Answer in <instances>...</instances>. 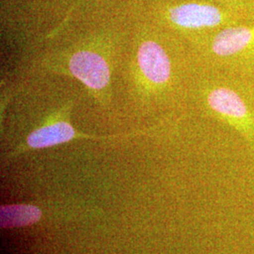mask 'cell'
<instances>
[{
    "instance_id": "obj_1",
    "label": "cell",
    "mask_w": 254,
    "mask_h": 254,
    "mask_svg": "<svg viewBox=\"0 0 254 254\" xmlns=\"http://www.w3.org/2000/svg\"><path fill=\"white\" fill-rule=\"evenodd\" d=\"M250 12L252 11L232 7L221 8L209 3L186 2L169 7L166 18L180 28L203 29L235 26L242 19L249 18Z\"/></svg>"
},
{
    "instance_id": "obj_2",
    "label": "cell",
    "mask_w": 254,
    "mask_h": 254,
    "mask_svg": "<svg viewBox=\"0 0 254 254\" xmlns=\"http://www.w3.org/2000/svg\"><path fill=\"white\" fill-rule=\"evenodd\" d=\"M73 76L94 90L104 89L109 82V68L100 55L91 51H79L69 62Z\"/></svg>"
},
{
    "instance_id": "obj_3",
    "label": "cell",
    "mask_w": 254,
    "mask_h": 254,
    "mask_svg": "<svg viewBox=\"0 0 254 254\" xmlns=\"http://www.w3.org/2000/svg\"><path fill=\"white\" fill-rule=\"evenodd\" d=\"M139 68L146 78L155 84H164L171 77L172 67L169 57L158 44L143 43L137 53Z\"/></svg>"
},
{
    "instance_id": "obj_4",
    "label": "cell",
    "mask_w": 254,
    "mask_h": 254,
    "mask_svg": "<svg viewBox=\"0 0 254 254\" xmlns=\"http://www.w3.org/2000/svg\"><path fill=\"white\" fill-rule=\"evenodd\" d=\"M254 43V26H229L215 36L212 49L220 57H232L245 51Z\"/></svg>"
},
{
    "instance_id": "obj_5",
    "label": "cell",
    "mask_w": 254,
    "mask_h": 254,
    "mask_svg": "<svg viewBox=\"0 0 254 254\" xmlns=\"http://www.w3.org/2000/svg\"><path fill=\"white\" fill-rule=\"evenodd\" d=\"M209 106L218 114L227 117L235 125H245L248 109L241 97L232 90L218 88L209 93Z\"/></svg>"
},
{
    "instance_id": "obj_6",
    "label": "cell",
    "mask_w": 254,
    "mask_h": 254,
    "mask_svg": "<svg viewBox=\"0 0 254 254\" xmlns=\"http://www.w3.org/2000/svg\"><path fill=\"white\" fill-rule=\"evenodd\" d=\"M76 136L73 127L65 122L41 127L27 136V145L42 149L68 142Z\"/></svg>"
},
{
    "instance_id": "obj_7",
    "label": "cell",
    "mask_w": 254,
    "mask_h": 254,
    "mask_svg": "<svg viewBox=\"0 0 254 254\" xmlns=\"http://www.w3.org/2000/svg\"><path fill=\"white\" fill-rule=\"evenodd\" d=\"M43 216L41 209L31 204H9L0 209L1 228L27 227L37 223Z\"/></svg>"
},
{
    "instance_id": "obj_8",
    "label": "cell",
    "mask_w": 254,
    "mask_h": 254,
    "mask_svg": "<svg viewBox=\"0 0 254 254\" xmlns=\"http://www.w3.org/2000/svg\"><path fill=\"white\" fill-rule=\"evenodd\" d=\"M223 2L227 3V6L232 7V8H236V9H245V10H250V11H254L250 9V5L249 3L251 0H220Z\"/></svg>"
}]
</instances>
